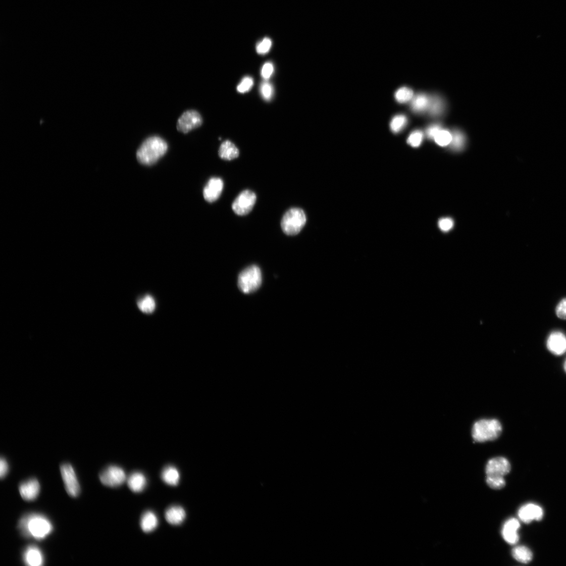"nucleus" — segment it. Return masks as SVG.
I'll use <instances>...</instances> for the list:
<instances>
[{
	"label": "nucleus",
	"mask_w": 566,
	"mask_h": 566,
	"mask_svg": "<svg viewBox=\"0 0 566 566\" xmlns=\"http://www.w3.org/2000/svg\"><path fill=\"white\" fill-rule=\"evenodd\" d=\"M19 528L22 534L27 537L40 540L44 539L52 532L53 527L50 521L38 514H31L23 517Z\"/></svg>",
	"instance_id": "obj_1"
},
{
	"label": "nucleus",
	"mask_w": 566,
	"mask_h": 566,
	"mask_svg": "<svg viewBox=\"0 0 566 566\" xmlns=\"http://www.w3.org/2000/svg\"><path fill=\"white\" fill-rule=\"evenodd\" d=\"M168 149V145L162 138L151 136L147 138L136 153V158L141 164L151 165L156 163L163 157Z\"/></svg>",
	"instance_id": "obj_2"
},
{
	"label": "nucleus",
	"mask_w": 566,
	"mask_h": 566,
	"mask_svg": "<svg viewBox=\"0 0 566 566\" xmlns=\"http://www.w3.org/2000/svg\"><path fill=\"white\" fill-rule=\"evenodd\" d=\"M502 431L500 422L495 419H482L476 422L473 426L472 436L479 443L498 438Z\"/></svg>",
	"instance_id": "obj_3"
},
{
	"label": "nucleus",
	"mask_w": 566,
	"mask_h": 566,
	"mask_svg": "<svg viewBox=\"0 0 566 566\" xmlns=\"http://www.w3.org/2000/svg\"><path fill=\"white\" fill-rule=\"evenodd\" d=\"M306 216L304 212L298 208L289 210L283 216L281 220V228L288 236H295L298 234L306 223Z\"/></svg>",
	"instance_id": "obj_4"
},
{
	"label": "nucleus",
	"mask_w": 566,
	"mask_h": 566,
	"mask_svg": "<svg viewBox=\"0 0 566 566\" xmlns=\"http://www.w3.org/2000/svg\"><path fill=\"white\" fill-rule=\"evenodd\" d=\"M262 280V273L260 268L256 266H251L239 274L238 286L243 293H251L259 288Z\"/></svg>",
	"instance_id": "obj_5"
},
{
	"label": "nucleus",
	"mask_w": 566,
	"mask_h": 566,
	"mask_svg": "<svg viewBox=\"0 0 566 566\" xmlns=\"http://www.w3.org/2000/svg\"><path fill=\"white\" fill-rule=\"evenodd\" d=\"M256 200V196L254 192L245 190L233 201L232 210L239 216L246 215L252 211Z\"/></svg>",
	"instance_id": "obj_6"
},
{
	"label": "nucleus",
	"mask_w": 566,
	"mask_h": 566,
	"mask_svg": "<svg viewBox=\"0 0 566 566\" xmlns=\"http://www.w3.org/2000/svg\"><path fill=\"white\" fill-rule=\"evenodd\" d=\"M103 485L109 487H118L125 482L127 477L123 469L116 466L106 468L99 475Z\"/></svg>",
	"instance_id": "obj_7"
},
{
	"label": "nucleus",
	"mask_w": 566,
	"mask_h": 566,
	"mask_svg": "<svg viewBox=\"0 0 566 566\" xmlns=\"http://www.w3.org/2000/svg\"><path fill=\"white\" fill-rule=\"evenodd\" d=\"M61 473L66 490L72 497H77L80 491V485L72 465L64 464L61 466Z\"/></svg>",
	"instance_id": "obj_8"
},
{
	"label": "nucleus",
	"mask_w": 566,
	"mask_h": 566,
	"mask_svg": "<svg viewBox=\"0 0 566 566\" xmlns=\"http://www.w3.org/2000/svg\"><path fill=\"white\" fill-rule=\"evenodd\" d=\"M202 123V119L198 112L194 110H187L178 119L177 129L179 132L187 133L199 127Z\"/></svg>",
	"instance_id": "obj_9"
},
{
	"label": "nucleus",
	"mask_w": 566,
	"mask_h": 566,
	"mask_svg": "<svg viewBox=\"0 0 566 566\" xmlns=\"http://www.w3.org/2000/svg\"><path fill=\"white\" fill-rule=\"evenodd\" d=\"M546 347L555 355L563 354L566 352V336L561 331H554L547 338Z\"/></svg>",
	"instance_id": "obj_10"
},
{
	"label": "nucleus",
	"mask_w": 566,
	"mask_h": 566,
	"mask_svg": "<svg viewBox=\"0 0 566 566\" xmlns=\"http://www.w3.org/2000/svg\"><path fill=\"white\" fill-rule=\"evenodd\" d=\"M510 471V465L504 457H496L490 459L486 466L487 476L503 477Z\"/></svg>",
	"instance_id": "obj_11"
},
{
	"label": "nucleus",
	"mask_w": 566,
	"mask_h": 566,
	"mask_svg": "<svg viewBox=\"0 0 566 566\" xmlns=\"http://www.w3.org/2000/svg\"><path fill=\"white\" fill-rule=\"evenodd\" d=\"M224 188V182L222 179L213 177L210 179L203 191L204 199L209 202L216 201L220 196Z\"/></svg>",
	"instance_id": "obj_12"
},
{
	"label": "nucleus",
	"mask_w": 566,
	"mask_h": 566,
	"mask_svg": "<svg viewBox=\"0 0 566 566\" xmlns=\"http://www.w3.org/2000/svg\"><path fill=\"white\" fill-rule=\"evenodd\" d=\"M544 516L542 508L535 504L529 503L522 506L518 512L520 519L526 523H530L534 520H541Z\"/></svg>",
	"instance_id": "obj_13"
},
{
	"label": "nucleus",
	"mask_w": 566,
	"mask_h": 566,
	"mask_svg": "<svg viewBox=\"0 0 566 566\" xmlns=\"http://www.w3.org/2000/svg\"><path fill=\"white\" fill-rule=\"evenodd\" d=\"M520 528V522L516 519L508 520L504 524L502 534L504 540L509 544H516L519 540L518 533Z\"/></svg>",
	"instance_id": "obj_14"
},
{
	"label": "nucleus",
	"mask_w": 566,
	"mask_h": 566,
	"mask_svg": "<svg viewBox=\"0 0 566 566\" xmlns=\"http://www.w3.org/2000/svg\"><path fill=\"white\" fill-rule=\"evenodd\" d=\"M19 491L24 500L34 501L37 498L40 492L39 483L34 478L27 480L20 485Z\"/></svg>",
	"instance_id": "obj_15"
},
{
	"label": "nucleus",
	"mask_w": 566,
	"mask_h": 566,
	"mask_svg": "<svg viewBox=\"0 0 566 566\" xmlns=\"http://www.w3.org/2000/svg\"><path fill=\"white\" fill-rule=\"evenodd\" d=\"M23 559L26 565L30 566H40L44 562L42 552L35 546H30L25 549Z\"/></svg>",
	"instance_id": "obj_16"
},
{
	"label": "nucleus",
	"mask_w": 566,
	"mask_h": 566,
	"mask_svg": "<svg viewBox=\"0 0 566 566\" xmlns=\"http://www.w3.org/2000/svg\"><path fill=\"white\" fill-rule=\"evenodd\" d=\"M165 517L171 525H180L186 518V512L181 506H173L166 510Z\"/></svg>",
	"instance_id": "obj_17"
},
{
	"label": "nucleus",
	"mask_w": 566,
	"mask_h": 566,
	"mask_svg": "<svg viewBox=\"0 0 566 566\" xmlns=\"http://www.w3.org/2000/svg\"><path fill=\"white\" fill-rule=\"evenodd\" d=\"M219 156L223 160L231 161L239 157V150L235 144L230 141L227 140L220 145Z\"/></svg>",
	"instance_id": "obj_18"
},
{
	"label": "nucleus",
	"mask_w": 566,
	"mask_h": 566,
	"mask_svg": "<svg viewBox=\"0 0 566 566\" xmlns=\"http://www.w3.org/2000/svg\"><path fill=\"white\" fill-rule=\"evenodd\" d=\"M128 485L130 489L135 493L143 491L147 484L145 476L139 472L132 474L128 479Z\"/></svg>",
	"instance_id": "obj_19"
},
{
	"label": "nucleus",
	"mask_w": 566,
	"mask_h": 566,
	"mask_svg": "<svg viewBox=\"0 0 566 566\" xmlns=\"http://www.w3.org/2000/svg\"><path fill=\"white\" fill-rule=\"evenodd\" d=\"M158 519L156 514L151 511L145 512L141 519L140 525L142 530L148 533L153 531L158 527Z\"/></svg>",
	"instance_id": "obj_20"
},
{
	"label": "nucleus",
	"mask_w": 566,
	"mask_h": 566,
	"mask_svg": "<svg viewBox=\"0 0 566 566\" xmlns=\"http://www.w3.org/2000/svg\"><path fill=\"white\" fill-rule=\"evenodd\" d=\"M430 104V98L425 94L421 93L417 95L411 102V108L413 111L417 113H423L429 109Z\"/></svg>",
	"instance_id": "obj_21"
},
{
	"label": "nucleus",
	"mask_w": 566,
	"mask_h": 566,
	"mask_svg": "<svg viewBox=\"0 0 566 566\" xmlns=\"http://www.w3.org/2000/svg\"><path fill=\"white\" fill-rule=\"evenodd\" d=\"M162 478L166 484L172 486H176L180 479V475L175 467L168 466L164 468L162 473Z\"/></svg>",
	"instance_id": "obj_22"
},
{
	"label": "nucleus",
	"mask_w": 566,
	"mask_h": 566,
	"mask_svg": "<svg viewBox=\"0 0 566 566\" xmlns=\"http://www.w3.org/2000/svg\"><path fill=\"white\" fill-rule=\"evenodd\" d=\"M512 555L517 561L524 563L530 562L533 558L531 550L524 546L514 548L512 550Z\"/></svg>",
	"instance_id": "obj_23"
},
{
	"label": "nucleus",
	"mask_w": 566,
	"mask_h": 566,
	"mask_svg": "<svg viewBox=\"0 0 566 566\" xmlns=\"http://www.w3.org/2000/svg\"><path fill=\"white\" fill-rule=\"evenodd\" d=\"M137 306L143 313L149 314L155 311L156 302L153 297L147 295L137 301Z\"/></svg>",
	"instance_id": "obj_24"
},
{
	"label": "nucleus",
	"mask_w": 566,
	"mask_h": 566,
	"mask_svg": "<svg viewBox=\"0 0 566 566\" xmlns=\"http://www.w3.org/2000/svg\"><path fill=\"white\" fill-rule=\"evenodd\" d=\"M430 113L433 116H438L442 114L445 109L444 101L438 96H434L430 98L429 108Z\"/></svg>",
	"instance_id": "obj_25"
},
{
	"label": "nucleus",
	"mask_w": 566,
	"mask_h": 566,
	"mask_svg": "<svg viewBox=\"0 0 566 566\" xmlns=\"http://www.w3.org/2000/svg\"><path fill=\"white\" fill-rule=\"evenodd\" d=\"M466 138L461 132L455 130L452 133V140L450 143L451 148L454 151H460L465 147Z\"/></svg>",
	"instance_id": "obj_26"
},
{
	"label": "nucleus",
	"mask_w": 566,
	"mask_h": 566,
	"mask_svg": "<svg viewBox=\"0 0 566 566\" xmlns=\"http://www.w3.org/2000/svg\"><path fill=\"white\" fill-rule=\"evenodd\" d=\"M414 93L411 89L407 87H402L398 89L395 93L396 100L400 104H404L413 99Z\"/></svg>",
	"instance_id": "obj_27"
},
{
	"label": "nucleus",
	"mask_w": 566,
	"mask_h": 566,
	"mask_svg": "<svg viewBox=\"0 0 566 566\" xmlns=\"http://www.w3.org/2000/svg\"><path fill=\"white\" fill-rule=\"evenodd\" d=\"M407 119L404 115H397L391 120L390 128L394 133L401 131L406 125Z\"/></svg>",
	"instance_id": "obj_28"
},
{
	"label": "nucleus",
	"mask_w": 566,
	"mask_h": 566,
	"mask_svg": "<svg viewBox=\"0 0 566 566\" xmlns=\"http://www.w3.org/2000/svg\"><path fill=\"white\" fill-rule=\"evenodd\" d=\"M434 140L439 146H447L451 142L452 134L447 130H441L435 137Z\"/></svg>",
	"instance_id": "obj_29"
},
{
	"label": "nucleus",
	"mask_w": 566,
	"mask_h": 566,
	"mask_svg": "<svg viewBox=\"0 0 566 566\" xmlns=\"http://www.w3.org/2000/svg\"><path fill=\"white\" fill-rule=\"evenodd\" d=\"M423 133L420 130L414 131L408 136L407 143L414 147L421 145L423 140Z\"/></svg>",
	"instance_id": "obj_30"
},
{
	"label": "nucleus",
	"mask_w": 566,
	"mask_h": 566,
	"mask_svg": "<svg viewBox=\"0 0 566 566\" xmlns=\"http://www.w3.org/2000/svg\"><path fill=\"white\" fill-rule=\"evenodd\" d=\"M487 482L488 486L493 489H501L505 485L503 477L487 476Z\"/></svg>",
	"instance_id": "obj_31"
},
{
	"label": "nucleus",
	"mask_w": 566,
	"mask_h": 566,
	"mask_svg": "<svg viewBox=\"0 0 566 566\" xmlns=\"http://www.w3.org/2000/svg\"><path fill=\"white\" fill-rule=\"evenodd\" d=\"M260 92L262 97L266 101H270L273 95V88L270 82L265 81L261 85Z\"/></svg>",
	"instance_id": "obj_32"
},
{
	"label": "nucleus",
	"mask_w": 566,
	"mask_h": 566,
	"mask_svg": "<svg viewBox=\"0 0 566 566\" xmlns=\"http://www.w3.org/2000/svg\"><path fill=\"white\" fill-rule=\"evenodd\" d=\"M253 79L250 77H244L237 87L239 92L244 93L249 91L253 86Z\"/></svg>",
	"instance_id": "obj_33"
},
{
	"label": "nucleus",
	"mask_w": 566,
	"mask_h": 566,
	"mask_svg": "<svg viewBox=\"0 0 566 566\" xmlns=\"http://www.w3.org/2000/svg\"><path fill=\"white\" fill-rule=\"evenodd\" d=\"M272 45V40L269 38H265L258 44L256 52L260 55L266 54L270 51Z\"/></svg>",
	"instance_id": "obj_34"
},
{
	"label": "nucleus",
	"mask_w": 566,
	"mask_h": 566,
	"mask_svg": "<svg viewBox=\"0 0 566 566\" xmlns=\"http://www.w3.org/2000/svg\"><path fill=\"white\" fill-rule=\"evenodd\" d=\"M555 313L558 318L566 320V298L562 299L558 303Z\"/></svg>",
	"instance_id": "obj_35"
},
{
	"label": "nucleus",
	"mask_w": 566,
	"mask_h": 566,
	"mask_svg": "<svg viewBox=\"0 0 566 566\" xmlns=\"http://www.w3.org/2000/svg\"><path fill=\"white\" fill-rule=\"evenodd\" d=\"M438 226L441 230L446 232L451 230L453 226L452 219L449 218L441 219L438 222Z\"/></svg>",
	"instance_id": "obj_36"
},
{
	"label": "nucleus",
	"mask_w": 566,
	"mask_h": 566,
	"mask_svg": "<svg viewBox=\"0 0 566 566\" xmlns=\"http://www.w3.org/2000/svg\"><path fill=\"white\" fill-rule=\"evenodd\" d=\"M274 72L273 65L270 62L266 63L263 67H262L261 70V75L264 79H269L272 75Z\"/></svg>",
	"instance_id": "obj_37"
},
{
	"label": "nucleus",
	"mask_w": 566,
	"mask_h": 566,
	"mask_svg": "<svg viewBox=\"0 0 566 566\" xmlns=\"http://www.w3.org/2000/svg\"><path fill=\"white\" fill-rule=\"evenodd\" d=\"M441 130V127L439 124H434L428 128L426 130V135L429 139H434L435 137L437 134Z\"/></svg>",
	"instance_id": "obj_38"
},
{
	"label": "nucleus",
	"mask_w": 566,
	"mask_h": 566,
	"mask_svg": "<svg viewBox=\"0 0 566 566\" xmlns=\"http://www.w3.org/2000/svg\"><path fill=\"white\" fill-rule=\"evenodd\" d=\"M9 472V465L7 460L3 457L0 461V476L3 479L8 474Z\"/></svg>",
	"instance_id": "obj_39"
},
{
	"label": "nucleus",
	"mask_w": 566,
	"mask_h": 566,
	"mask_svg": "<svg viewBox=\"0 0 566 566\" xmlns=\"http://www.w3.org/2000/svg\"><path fill=\"white\" fill-rule=\"evenodd\" d=\"M563 368H564V371L566 373V360L564 362V365H563Z\"/></svg>",
	"instance_id": "obj_40"
}]
</instances>
